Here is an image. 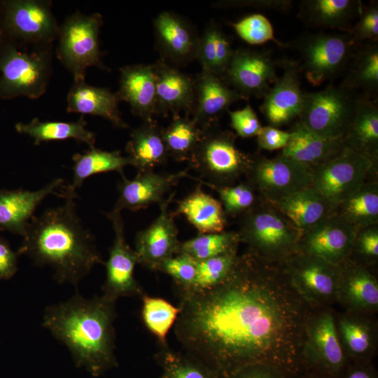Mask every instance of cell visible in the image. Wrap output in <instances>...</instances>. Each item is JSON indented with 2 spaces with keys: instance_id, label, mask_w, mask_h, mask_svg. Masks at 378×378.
<instances>
[{
  "instance_id": "d590c367",
  "label": "cell",
  "mask_w": 378,
  "mask_h": 378,
  "mask_svg": "<svg viewBox=\"0 0 378 378\" xmlns=\"http://www.w3.org/2000/svg\"><path fill=\"white\" fill-rule=\"evenodd\" d=\"M73 162L72 181L66 188L74 192L92 175L118 172L122 176L124 168L130 165L128 158L122 156L120 151L102 150L94 146L89 148L84 153L74 154Z\"/></svg>"
},
{
  "instance_id": "ac0fdd59",
  "label": "cell",
  "mask_w": 378,
  "mask_h": 378,
  "mask_svg": "<svg viewBox=\"0 0 378 378\" xmlns=\"http://www.w3.org/2000/svg\"><path fill=\"white\" fill-rule=\"evenodd\" d=\"M187 169L175 172H139L133 179L122 176L118 183V197L113 209L138 211L153 204H161L165 195L183 177L188 176Z\"/></svg>"
},
{
  "instance_id": "83f0119b",
  "label": "cell",
  "mask_w": 378,
  "mask_h": 378,
  "mask_svg": "<svg viewBox=\"0 0 378 378\" xmlns=\"http://www.w3.org/2000/svg\"><path fill=\"white\" fill-rule=\"evenodd\" d=\"M290 132L291 137L280 154L310 167L328 162L346 148L343 139L321 136L297 121Z\"/></svg>"
},
{
  "instance_id": "b9f144b4",
  "label": "cell",
  "mask_w": 378,
  "mask_h": 378,
  "mask_svg": "<svg viewBox=\"0 0 378 378\" xmlns=\"http://www.w3.org/2000/svg\"><path fill=\"white\" fill-rule=\"evenodd\" d=\"M237 248L209 259L197 262L196 274L190 286L178 295L190 294L212 288L229 274L237 257Z\"/></svg>"
},
{
  "instance_id": "7a4b0ae2",
  "label": "cell",
  "mask_w": 378,
  "mask_h": 378,
  "mask_svg": "<svg viewBox=\"0 0 378 378\" xmlns=\"http://www.w3.org/2000/svg\"><path fill=\"white\" fill-rule=\"evenodd\" d=\"M62 204L30 220L17 251L36 265L49 266L59 284L76 286L97 264L104 263L94 238L76 211V192L64 186Z\"/></svg>"
},
{
  "instance_id": "1f68e13d",
  "label": "cell",
  "mask_w": 378,
  "mask_h": 378,
  "mask_svg": "<svg viewBox=\"0 0 378 378\" xmlns=\"http://www.w3.org/2000/svg\"><path fill=\"white\" fill-rule=\"evenodd\" d=\"M173 213L183 215L199 234L222 232L226 225L227 216L220 200L200 187L179 200Z\"/></svg>"
},
{
  "instance_id": "484cf974",
  "label": "cell",
  "mask_w": 378,
  "mask_h": 378,
  "mask_svg": "<svg viewBox=\"0 0 378 378\" xmlns=\"http://www.w3.org/2000/svg\"><path fill=\"white\" fill-rule=\"evenodd\" d=\"M363 6L360 0H304L298 18L308 27L349 33Z\"/></svg>"
},
{
  "instance_id": "6f0895ef",
  "label": "cell",
  "mask_w": 378,
  "mask_h": 378,
  "mask_svg": "<svg viewBox=\"0 0 378 378\" xmlns=\"http://www.w3.org/2000/svg\"><path fill=\"white\" fill-rule=\"evenodd\" d=\"M1 18H2V1H0V26L1 22Z\"/></svg>"
},
{
  "instance_id": "6da1fadb",
  "label": "cell",
  "mask_w": 378,
  "mask_h": 378,
  "mask_svg": "<svg viewBox=\"0 0 378 378\" xmlns=\"http://www.w3.org/2000/svg\"><path fill=\"white\" fill-rule=\"evenodd\" d=\"M178 295L176 337L186 353L218 378L255 365L284 377L298 372L310 316L308 302L279 263L248 251L216 286Z\"/></svg>"
},
{
  "instance_id": "ffe728a7",
  "label": "cell",
  "mask_w": 378,
  "mask_h": 378,
  "mask_svg": "<svg viewBox=\"0 0 378 378\" xmlns=\"http://www.w3.org/2000/svg\"><path fill=\"white\" fill-rule=\"evenodd\" d=\"M284 69L281 76L264 96L260 111L270 126L277 127L288 124L299 117L303 104L299 69L295 62L284 59L280 62Z\"/></svg>"
},
{
  "instance_id": "8992f818",
  "label": "cell",
  "mask_w": 378,
  "mask_h": 378,
  "mask_svg": "<svg viewBox=\"0 0 378 378\" xmlns=\"http://www.w3.org/2000/svg\"><path fill=\"white\" fill-rule=\"evenodd\" d=\"M253 157L240 150L236 136L217 126L204 131L189 162L204 185L227 186L245 175Z\"/></svg>"
},
{
  "instance_id": "f1b7e54d",
  "label": "cell",
  "mask_w": 378,
  "mask_h": 378,
  "mask_svg": "<svg viewBox=\"0 0 378 378\" xmlns=\"http://www.w3.org/2000/svg\"><path fill=\"white\" fill-rule=\"evenodd\" d=\"M162 132L163 129L153 119L144 120L132 131L125 150L130 165L138 172L154 170L167 162L169 154Z\"/></svg>"
},
{
  "instance_id": "816d5d0a",
  "label": "cell",
  "mask_w": 378,
  "mask_h": 378,
  "mask_svg": "<svg viewBox=\"0 0 378 378\" xmlns=\"http://www.w3.org/2000/svg\"><path fill=\"white\" fill-rule=\"evenodd\" d=\"M291 137L290 131H284L272 126L262 127L257 136L258 146L264 150L283 149Z\"/></svg>"
},
{
  "instance_id": "4dcf8cb0",
  "label": "cell",
  "mask_w": 378,
  "mask_h": 378,
  "mask_svg": "<svg viewBox=\"0 0 378 378\" xmlns=\"http://www.w3.org/2000/svg\"><path fill=\"white\" fill-rule=\"evenodd\" d=\"M274 205L301 232L313 227L337 209V206L312 185Z\"/></svg>"
},
{
  "instance_id": "7c38bea8",
  "label": "cell",
  "mask_w": 378,
  "mask_h": 378,
  "mask_svg": "<svg viewBox=\"0 0 378 378\" xmlns=\"http://www.w3.org/2000/svg\"><path fill=\"white\" fill-rule=\"evenodd\" d=\"M279 265L292 286L308 303L325 304L338 300L341 265L300 251Z\"/></svg>"
},
{
  "instance_id": "30bf717a",
  "label": "cell",
  "mask_w": 378,
  "mask_h": 378,
  "mask_svg": "<svg viewBox=\"0 0 378 378\" xmlns=\"http://www.w3.org/2000/svg\"><path fill=\"white\" fill-rule=\"evenodd\" d=\"M50 5L48 1H2L0 38L18 46H48L58 36L60 28Z\"/></svg>"
},
{
  "instance_id": "11a10c76",
  "label": "cell",
  "mask_w": 378,
  "mask_h": 378,
  "mask_svg": "<svg viewBox=\"0 0 378 378\" xmlns=\"http://www.w3.org/2000/svg\"><path fill=\"white\" fill-rule=\"evenodd\" d=\"M276 371L263 366H248L235 372L230 378H283Z\"/></svg>"
},
{
  "instance_id": "cb8c5ba5",
  "label": "cell",
  "mask_w": 378,
  "mask_h": 378,
  "mask_svg": "<svg viewBox=\"0 0 378 378\" xmlns=\"http://www.w3.org/2000/svg\"><path fill=\"white\" fill-rule=\"evenodd\" d=\"M64 180L57 178L37 190H0V227L13 234L23 236L43 200L50 195L59 194Z\"/></svg>"
},
{
  "instance_id": "e575fe53",
  "label": "cell",
  "mask_w": 378,
  "mask_h": 378,
  "mask_svg": "<svg viewBox=\"0 0 378 378\" xmlns=\"http://www.w3.org/2000/svg\"><path fill=\"white\" fill-rule=\"evenodd\" d=\"M87 122L82 115L76 122L41 121L34 118L27 123L15 125L17 132L29 136L34 145L42 142L73 139L78 142L94 147L95 134L86 128Z\"/></svg>"
},
{
  "instance_id": "8fae6325",
  "label": "cell",
  "mask_w": 378,
  "mask_h": 378,
  "mask_svg": "<svg viewBox=\"0 0 378 378\" xmlns=\"http://www.w3.org/2000/svg\"><path fill=\"white\" fill-rule=\"evenodd\" d=\"M245 176L262 199L273 204L312 185V167L281 154L253 157Z\"/></svg>"
},
{
  "instance_id": "2e32d148",
  "label": "cell",
  "mask_w": 378,
  "mask_h": 378,
  "mask_svg": "<svg viewBox=\"0 0 378 378\" xmlns=\"http://www.w3.org/2000/svg\"><path fill=\"white\" fill-rule=\"evenodd\" d=\"M276 64L266 52L238 48L223 80L246 99L264 97L278 78Z\"/></svg>"
},
{
  "instance_id": "44dd1931",
  "label": "cell",
  "mask_w": 378,
  "mask_h": 378,
  "mask_svg": "<svg viewBox=\"0 0 378 378\" xmlns=\"http://www.w3.org/2000/svg\"><path fill=\"white\" fill-rule=\"evenodd\" d=\"M246 99L219 76L202 70L195 78L191 119L203 131L217 126L219 118L234 102Z\"/></svg>"
},
{
  "instance_id": "ab89813d",
  "label": "cell",
  "mask_w": 378,
  "mask_h": 378,
  "mask_svg": "<svg viewBox=\"0 0 378 378\" xmlns=\"http://www.w3.org/2000/svg\"><path fill=\"white\" fill-rule=\"evenodd\" d=\"M239 243L237 232L198 234L181 241L177 254L187 255L198 262L227 253L237 248Z\"/></svg>"
},
{
  "instance_id": "bcb514c9",
  "label": "cell",
  "mask_w": 378,
  "mask_h": 378,
  "mask_svg": "<svg viewBox=\"0 0 378 378\" xmlns=\"http://www.w3.org/2000/svg\"><path fill=\"white\" fill-rule=\"evenodd\" d=\"M338 330L346 348L352 355L360 356L370 352L372 334L363 322L353 318H343L339 321Z\"/></svg>"
},
{
  "instance_id": "836d02e7",
  "label": "cell",
  "mask_w": 378,
  "mask_h": 378,
  "mask_svg": "<svg viewBox=\"0 0 378 378\" xmlns=\"http://www.w3.org/2000/svg\"><path fill=\"white\" fill-rule=\"evenodd\" d=\"M346 70L341 85L361 97L374 95L378 89L377 41L358 46Z\"/></svg>"
},
{
  "instance_id": "f5cc1de1",
  "label": "cell",
  "mask_w": 378,
  "mask_h": 378,
  "mask_svg": "<svg viewBox=\"0 0 378 378\" xmlns=\"http://www.w3.org/2000/svg\"><path fill=\"white\" fill-rule=\"evenodd\" d=\"M18 251H14L9 242L0 235V279L13 277L18 270Z\"/></svg>"
},
{
  "instance_id": "9f6ffc18",
  "label": "cell",
  "mask_w": 378,
  "mask_h": 378,
  "mask_svg": "<svg viewBox=\"0 0 378 378\" xmlns=\"http://www.w3.org/2000/svg\"><path fill=\"white\" fill-rule=\"evenodd\" d=\"M346 378H375L374 374L367 369L356 368L351 370Z\"/></svg>"
},
{
  "instance_id": "3957f363",
  "label": "cell",
  "mask_w": 378,
  "mask_h": 378,
  "mask_svg": "<svg viewBox=\"0 0 378 378\" xmlns=\"http://www.w3.org/2000/svg\"><path fill=\"white\" fill-rule=\"evenodd\" d=\"M115 301L76 293L45 309L43 326L70 351L76 363L94 376L116 365Z\"/></svg>"
},
{
  "instance_id": "f907efd6",
  "label": "cell",
  "mask_w": 378,
  "mask_h": 378,
  "mask_svg": "<svg viewBox=\"0 0 378 378\" xmlns=\"http://www.w3.org/2000/svg\"><path fill=\"white\" fill-rule=\"evenodd\" d=\"M368 258L378 256L377 225L359 229L356 232L354 249Z\"/></svg>"
},
{
  "instance_id": "7bdbcfd3",
  "label": "cell",
  "mask_w": 378,
  "mask_h": 378,
  "mask_svg": "<svg viewBox=\"0 0 378 378\" xmlns=\"http://www.w3.org/2000/svg\"><path fill=\"white\" fill-rule=\"evenodd\" d=\"M161 365L164 378H218L216 375L198 360L184 352H178L161 346L156 354Z\"/></svg>"
},
{
  "instance_id": "4316f807",
  "label": "cell",
  "mask_w": 378,
  "mask_h": 378,
  "mask_svg": "<svg viewBox=\"0 0 378 378\" xmlns=\"http://www.w3.org/2000/svg\"><path fill=\"white\" fill-rule=\"evenodd\" d=\"M119 102L116 93L107 88L90 85L85 78L76 79L67 95V111L100 116L117 128H128L118 110Z\"/></svg>"
},
{
  "instance_id": "5b68a950",
  "label": "cell",
  "mask_w": 378,
  "mask_h": 378,
  "mask_svg": "<svg viewBox=\"0 0 378 378\" xmlns=\"http://www.w3.org/2000/svg\"><path fill=\"white\" fill-rule=\"evenodd\" d=\"M48 46L27 52L0 38V100L19 96L37 99L45 92L51 74Z\"/></svg>"
},
{
  "instance_id": "60d3db41",
  "label": "cell",
  "mask_w": 378,
  "mask_h": 378,
  "mask_svg": "<svg viewBox=\"0 0 378 378\" xmlns=\"http://www.w3.org/2000/svg\"><path fill=\"white\" fill-rule=\"evenodd\" d=\"M141 316L145 326L158 339L161 346L167 344V337L180 313L179 307L159 298L144 295Z\"/></svg>"
},
{
  "instance_id": "74e56055",
  "label": "cell",
  "mask_w": 378,
  "mask_h": 378,
  "mask_svg": "<svg viewBox=\"0 0 378 378\" xmlns=\"http://www.w3.org/2000/svg\"><path fill=\"white\" fill-rule=\"evenodd\" d=\"M336 211L357 230L377 225V182L365 183L342 202Z\"/></svg>"
},
{
  "instance_id": "f6af8a7d",
  "label": "cell",
  "mask_w": 378,
  "mask_h": 378,
  "mask_svg": "<svg viewBox=\"0 0 378 378\" xmlns=\"http://www.w3.org/2000/svg\"><path fill=\"white\" fill-rule=\"evenodd\" d=\"M232 26L238 36L251 45H260L273 41L284 46L274 36V31L270 20L263 15L254 13L244 17Z\"/></svg>"
},
{
  "instance_id": "52a82bcc",
  "label": "cell",
  "mask_w": 378,
  "mask_h": 378,
  "mask_svg": "<svg viewBox=\"0 0 378 378\" xmlns=\"http://www.w3.org/2000/svg\"><path fill=\"white\" fill-rule=\"evenodd\" d=\"M292 44L300 55L299 71L314 86L346 70L359 46L349 33L323 31L302 34Z\"/></svg>"
},
{
  "instance_id": "ba28073f",
  "label": "cell",
  "mask_w": 378,
  "mask_h": 378,
  "mask_svg": "<svg viewBox=\"0 0 378 378\" xmlns=\"http://www.w3.org/2000/svg\"><path fill=\"white\" fill-rule=\"evenodd\" d=\"M360 97L341 85L304 92L302 107L297 122L321 136L343 139Z\"/></svg>"
},
{
  "instance_id": "4fadbf2b",
  "label": "cell",
  "mask_w": 378,
  "mask_h": 378,
  "mask_svg": "<svg viewBox=\"0 0 378 378\" xmlns=\"http://www.w3.org/2000/svg\"><path fill=\"white\" fill-rule=\"evenodd\" d=\"M377 163L346 148L332 159L312 167V186L338 206L358 190Z\"/></svg>"
},
{
  "instance_id": "9a60e30c",
  "label": "cell",
  "mask_w": 378,
  "mask_h": 378,
  "mask_svg": "<svg viewBox=\"0 0 378 378\" xmlns=\"http://www.w3.org/2000/svg\"><path fill=\"white\" fill-rule=\"evenodd\" d=\"M357 229L335 211L301 233L299 251L341 265L353 252Z\"/></svg>"
},
{
  "instance_id": "277c9868",
  "label": "cell",
  "mask_w": 378,
  "mask_h": 378,
  "mask_svg": "<svg viewBox=\"0 0 378 378\" xmlns=\"http://www.w3.org/2000/svg\"><path fill=\"white\" fill-rule=\"evenodd\" d=\"M240 242L267 262L280 263L299 251L302 232L273 204L261 199L240 215Z\"/></svg>"
},
{
  "instance_id": "d6a6232c",
  "label": "cell",
  "mask_w": 378,
  "mask_h": 378,
  "mask_svg": "<svg viewBox=\"0 0 378 378\" xmlns=\"http://www.w3.org/2000/svg\"><path fill=\"white\" fill-rule=\"evenodd\" d=\"M338 299L356 310H372L378 306V284L375 277L361 266L341 265Z\"/></svg>"
},
{
  "instance_id": "db71d44e",
  "label": "cell",
  "mask_w": 378,
  "mask_h": 378,
  "mask_svg": "<svg viewBox=\"0 0 378 378\" xmlns=\"http://www.w3.org/2000/svg\"><path fill=\"white\" fill-rule=\"evenodd\" d=\"M220 7H254L262 10L281 12L288 11L292 5L290 0H255V1H225L218 3Z\"/></svg>"
},
{
  "instance_id": "c3c4849f",
  "label": "cell",
  "mask_w": 378,
  "mask_h": 378,
  "mask_svg": "<svg viewBox=\"0 0 378 378\" xmlns=\"http://www.w3.org/2000/svg\"><path fill=\"white\" fill-rule=\"evenodd\" d=\"M349 34L356 43L365 41H377L378 5L377 1L363 6L360 16Z\"/></svg>"
},
{
  "instance_id": "681fc988",
  "label": "cell",
  "mask_w": 378,
  "mask_h": 378,
  "mask_svg": "<svg viewBox=\"0 0 378 378\" xmlns=\"http://www.w3.org/2000/svg\"><path fill=\"white\" fill-rule=\"evenodd\" d=\"M227 113L231 127L237 135L241 138L257 136L262 127L255 112L249 104L240 110L227 111Z\"/></svg>"
},
{
  "instance_id": "d4e9b609",
  "label": "cell",
  "mask_w": 378,
  "mask_h": 378,
  "mask_svg": "<svg viewBox=\"0 0 378 378\" xmlns=\"http://www.w3.org/2000/svg\"><path fill=\"white\" fill-rule=\"evenodd\" d=\"M116 94L129 104L132 113L143 121L156 115V76L153 64H135L120 69Z\"/></svg>"
},
{
  "instance_id": "680465c9",
  "label": "cell",
  "mask_w": 378,
  "mask_h": 378,
  "mask_svg": "<svg viewBox=\"0 0 378 378\" xmlns=\"http://www.w3.org/2000/svg\"><path fill=\"white\" fill-rule=\"evenodd\" d=\"M162 378H164L163 377H162Z\"/></svg>"
},
{
  "instance_id": "7dc6e473",
  "label": "cell",
  "mask_w": 378,
  "mask_h": 378,
  "mask_svg": "<svg viewBox=\"0 0 378 378\" xmlns=\"http://www.w3.org/2000/svg\"><path fill=\"white\" fill-rule=\"evenodd\" d=\"M197 261L191 258L176 254L160 265L156 271L170 276L175 284L177 292L188 288L196 274Z\"/></svg>"
},
{
  "instance_id": "9c48e42d",
  "label": "cell",
  "mask_w": 378,
  "mask_h": 378,
  "mask_svg": "<svg viewBox=\"0 0 378 378\" xmlns=\"http://www.w3.org/2000/svg\"><path fill=\"white\" fill-rule=\"evenodd\" d=\"M102 24L99 13L87 15L76 13L59 28L57 55L74 80L84 79L85 70L90 66L106 69L99 43Z\"/></svg>"
},
{
  "instance_id": "8d00e7d4",
  "label": "cell",
  "mask_w": 378,
  "mask_h": 378,
  "mask_svg": "<svg viewBox=\"0 0 378 378\" xmlns=\"http://www.w3.org/2000/svg\"><path fill=\"white\" fill-rule=\"evenodd\" d=\"M234 50L227 36L214 23H210L200 37L196 50L202 70L222 77L231 61Z\"/></svg>"
},
{
  "instance_id": "f35d334b",
  "label": "cell",
  "mask_w": 378,
  "mask_h": 378,
  "mask_svg": "<svg viewBox=\"0 0 378 378\" xmlns=\"http://www.w3.org/2000/svg\"><path fill=\"white\" fill-rule=\"evenodd\" d=\"M204 131L188 116L174 115L162 134L169 157L178 162L189 161Z\"/></svg>"
},
{
  "instance_id": "e0dca14e",
  "label": "cell",
  "mask_w": 378,
  "mask_h": 378,
  "mask_svg": "<svg viewBox=\"0 0 378 378\" xmlns=\"http://www.w3.org/2000/svg\"><path fill=\"white\" fill-rule=\"evenodd\" d=\"M173 197L171 195L159 204L158 216L149 226L138 232L135 237L138 263L151 270L156 271L164 261L176 255L181 243L175 216L168 210Z\"/></svg>"
},
{
  "instance_id": "7402d4cb",
  "label": "cell",
  "mask_w": 378,
  "mask_h": 378,
  "mask_svg": "<svg viewBox=\"0 0 378 378\" xmlns=\"http://www.w3.org/2000/svg\"><path fill=\"white\" fill-rule=\"evenodd\" d=\"M153 24L162 59L178 65L195 58L200 36L187 20L174 13L163 11Z\"/></svg>"
},
{
  "instance_id": "603a6c76",
  "label": "cell",
  "mask_w": 378,
  "mask_h": 378,
  "mask_svg": "<svg viewBox=\"0 0 378 378\" xmlns=\"http://www.w3.org/2000/svg\"><path fill=\"white\" fill-rule=\"evenodd\" d=\"M156 76V115H191L195 79L160 59L153 64Z\"/></svg>"
},
{
  "instance_id": "5bb4252c",
  "label": "cell",
  "mask_w": 378,
  "mask_h": 378,
  "mask_svg": "<svg viewBox=\"0 0 378 378\" xmlns=\"http://www.w3.org/2000/svg\"><path fill=\"white\" fill-rule=\"evenodd\" d=\"M120 212L113 209L105 214L111 223L114 239L108 260L103 263L106 267V279L102 289L104 296L115 302L121 297H142L144 295L134 277L138 259L134 250L125 240Z\"/></svg>"
},
{
  "instance_id": "d6986e66",
  "label": "cell",
  "mask_w": 378,
  "mask_h": 378,
  "mask_svg": "<svg viewBox=\"0 0 378 378\" xmlns=\"http://www.w3.org/2000/svg\"><path fill=\"white\" fill-rule=\"evenodd\" d=\"M303 358L331 374L338 373L343 368L344 355L334 318L330 312L309 317Z\"/></svg>"
},
{
  "instance_id": "ee69618b",
  "label": "cell",
  "mask_w": 378,
  "mask_h": 378,
  "mask_svg": "<svg viewBox=\"0 0 378 378\" xmlns=\"http://www.w3.org/2000/svg\"><path fill=\"white\" fill-rule=\"evenodd\" d=\"M206 186L218 194L226 216H240L257 201L255 190L247 181L227 186Z\"/></svg>"
},
{
  "instance_id": "f546056e",
  "label": "cell",
  "mask_w": 378,
  "mask_h": 378,
  "mask_svg": "<svg viewBox=\"0 0 378 378\" xmlns=\"http://www.w3.org/2000/svg\"><path fill=\"white\" fill-rule=\"evenodd\" d=\"M345 147L377 163L378 106L371 98L360 97L347 132Z\"/></svg>"
}]
</instances>
